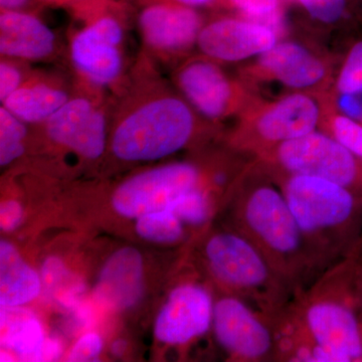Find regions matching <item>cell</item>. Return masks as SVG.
I'll return each mask as SVG.
<instances>
[{"label": "cell", "instance_id": "obj_1", "mask_svg": "<svg viewBox=\"0 0 362 362\" xmlns=\"http://www.w3.org/2000/svg\"><path fill=\"white\" fill-rule=\"evenodd\" d=\"M111 147L124 161H151L185 148L202 117L160 78L142 54L116 96Z\"/></svg>", "mask_w": 362, "mask_h": 362}, {"label": "cell", "instance_id": "obj_2", "mask_svg": "<svg viewBox=\"0 0 362 362\" xmlns=\"http://www.w3.org/2000/svg\"><path fill=\"white\" fill-rule=\"evenodd\" d=\"M235 187L237 230L261 250L296 294L313 284L323 272L268 169L254 159Z\"/></svg>", "mask_w": 362, "mask_h": 362}, {"label": "cell", "instance_id": "obj_3", "mask_svg": "<svg viewBox=\"0 0 362 362\" xmlns=\"http://www.w3.org/2000/svg\"><path fill=\"white\" fill-rule=\"evenodd\" d=\"M267 169L284 194L321 271L346 259L362 233V202L332 181Z\"/></svg>", "mask_w": 362, "mask_h": 362}, {"label": "cell", "instance_id": "obj_4", "mask_svg": "<svg viewBox=\"0 0 362 362\" xmlns=\"http://www.w3.org/2000/svg\"><path fill=\"white\" fill-rule=\"evenodd\" d=\"M361 306L362 292L346 258L298 293L288 309L333 362H362Z\"/></svg>", "mask_w": 362, "mask_h": 362}, {"label": "cell", "instance_id": "obj_5", "mask_svg": "<svg viewBox=\"0 0 362 362\" xmlns=\"http://www.w3.org/2000/svg\"><path fill=\"white\" fill-rule=\"evenodd\" d=\"M204 252L214 277L270 318L296 296L261 250L239 230L211 235Z\"/></svg>", "mask_w": 362, "mask_h": 362}, {"label": "cell", "instance_id": "obj_6", "mask_svg": "<svg viewBox=\"0 0 362 362\" xmlns=\"http://www.w3.org/2000/svg\"><path fill=\"white\" fill-rule=\"evenodd\" d=\"M119 9L109 0H97L76 16L83 25L71 33L69 58L78 89L110 90L117 96L125 86L126 25Z\"/></svg>", "mask_w": 362, "mask_h": 362}, {"label": "cell", "instance_id": "obj_7", "mask_svg": "<svg viewBox=\"0 0 362 362\" xmlns=\"http://www.w3.org/2000/svg\"><path fill=\"white\" fill-rule=\"evenodd\" d=\"M235 132V147L254 158L320 127L322 99L295 92L277 101L247 106Z\"/></svg>", "mask_w": 362, "mask_h": 362}, {"label": "cell", "instance_id": "obj_8", "mask_svg": "<svg viewBox=\"0 0 362 362\" xmlns=\"http://www.w3.org/2000/svg\"><path fill=\"white\" fill-rule=\"evenodd\" d=\"M256 159L275 173L332 181L362 202V158L322 130L282 143Z\"/></svg>", "mask_w": 362, "mask_h": 362}, {"label": "cell", "instance_id": "obj_9", "mask_svg": "<svg viewBox=\"0 0 362 362\" xmlns=\"http://www.w3.org/2000/svg\"><path fill=\"white\" fill-rule=\"evenodd\" d=\"M214 334L223 349L239 361H278L273 319L242 298L228 295L214 305Z\"/></svg>", "mask_w": 362, "mask_h": 362}, {"label": "cell", "instance_id": "obj_10", "mask_svg": "<svg viewBox=\"0 0 362 362\" xmlns=\"http://www.w3.org/2000/svg\"><path fill=\"white\" fill-rule=\"evenodd\" d=\"M173 83L190 106L209 122H221L243 113L249 104L246 88L204 56L180 63L173 73Z\"/></svg>", "mask_w": 362, "mask_h": 362}, {"label": "cell", "instance_id": "obj_11", "mask_svg": "<svg viewBox=\"0 0 362 362\" xmlns=\"http://www.w3.org/2000/svg\"><path fill=\"white\" fill-rule=\"evenodd\" d=\"M104 99V93L77 88L76 94L40 125L51 141L85 158L97 159L106 146L109 106Z\"/></svg>", "mask_w": 362, "mask_h": 362}, {"label": "cell", "instance_id": "obj_12", "mask_svg": "<svg viewBox=\"0 0 362 362\" xmlns=\"http://www.w3.org/2000/svg\"><path fill=\"white\" fill-rule=\"evenodd\" d=\"M201 180L199 168L189 162L150 169L118 187L113 197L114 207L130 218L165 211L181 195L202 188Z\"/></svg>", "mask_w": 362, "mask_h": 362}, {"label": "cell", "instance_id": "obj_13", "mask_svg": "<svg viewBox=\"0 0 362 362\" xmlns=\"http://www.w3.org/2000/svg\"><path fill=\"white\" fill-rule=\"evenodd\" d=\"M194 7L158 4L143 6L138 28L144 54L151 59L169 63L185 58L197 45L204 26Z\"/></svg>", "mask_w": 362, "mask_h": 362}, {"label": "cell", "instance_id": "obj_14", "mask_svg": "<svg viewBox=\"0 0 362 362\" xmlns=\"http://www.w3.org/2000/svg\"><path fill=\"white\" fill-rule=\"evenodd\" d=\"M279 37L249 20L221 18L202 26L197 47L216 63H235L258 57L277 44Z\"/></svg>", "mask_w": 362, "mask_h": 362}, {"label": "cell", "instance_id": "obj_15", "mask_svg": "<svg viewBox=\"0 0 362 362\" xmlns=\"http://www.w3.org/2000/svg\"><path fill=\"white\" fill-rule=\"evenodd\" d=\"M257 58L247 70L252 80L276 81L299 90L315 89L327 81L328 68L322 59L295 42H278Z\"/></svg>", "mask_w": 362, "mask_h": 362}, {"label": "cell", "instance_id": "obj_16", "mask_svg": "<svg viewBox=\"0 0 362 362\" xmlns=\"http://www.w3.org/2000/svg\"><path fill=\"white\" fill-rule=\"evenodd\" d=\"M214 305L202 286L176 288L157 317L156 337L168 344H185L202 337L213 323Z\"/></svg>", "mask_w": 362, "mask_h": 362}, {"label": "cell", "instance_id": "obj_17", "mask_svg": "<svg viewBox=\"0 0 362 362\" xmlns=\"http://www.w3.org/2000/svg\"><path fill=\"white\" fill-rule=\"evenodd\" d=\"M59 42L49 26L30 11H0V54L26 63L56 58Z\"/></svg>", "mask_w": 362, "mask_h": 362}, {"label": "cell", "instance_id": "obj_18", "mask_svg": "<svg viewBox=\"0 0 362 362\" xmlns=\"http://www.w3.org/2000/svg\"><path fill=\"white\" fill-rule=\"evenodd\" d=\"M77 92L56 74L32 71L23 84L2 106L26 124L40 125L54 115Z\"/></svg>", "mask_w": 362, "mask_h": 362}, {"label": "cell", "instance_id": "obj_19", "mask_svg": "<svg viewBox=\"0 0 362 362\" xmlns=\"http://www.w3.org/2000/svg\"><path fill=\"white\" fill-rule=\"evenodd\" d=\"M141 289V255L137 250L126 247L108 259L101 272L95 293L100 302L121 310L139 300Z\"/></svg>", "mask_w": 362, "mask_h": 362}, {"label": "cell", "instance_id": "obj_20", "mask_svg": "<svg viewBox=\"0 0 362 362\" xmlns=\"http://www.w3.org/2000/svg\"><path fill=\"white\" fill-rule=\"evenodd\" d=\"M39 276L21 259L13 245L0 243V303L16 307L39 295Z\"/></svg>", "mask_w": 362, "mask_h": 362}, {"label": "cell", "instance_id": "obj_21", "mask_svg": "<svg viewBox=\"0 0 362 362\" xmlns=\"http://www.w3.org/2000/svg\"><path fill=\"white\" fill-rule=\"evenodd\" d=\"M1 342L25 361H39L45 341L42 326L28 311L2 307Z\"/></svg>", "mask_w": 362, "mask_h": 362}, {"label": "cell", "instance_id": "obj_22", "mask_svg": "<svg viewBox=\"0 0 362 362\" xmlns=\"http://www.w3.org/2000/svg\"><path fill=\"white\" fill-rule=\"evenodd\" d=\"M323 116L320 130L341 143L352 153L362 158V123L338 111L330 97L322 98Z\"/></svg>", "mask_w": 362, "mask_h": 362}, {"label": "cell", "instance_id": "obj_23", "mask_svg": "<svg viewBox=\"0 0 362 362\" xmlns=\"http://www.w3.org/2000/svg\"><path fill=\"white\" fill-rule=\"evenodd\" d=\"M42 273L45 287L49 294L68 308L77 306L84 291V286L71 275L59 259L52 257L45 259Z\"/></svg>", "mask_w": 362, "mask_h": 362}, {"label": "cell", "instance_id": "obj_24", "mask_svg": "<svg viewBox=\"0 0 362 362\" xmlns=\"http://www.w3.org/2000/svg\"><path fill=\"white\" fill-rule=\"evenodd\" d=\"M25 122L14 115L6 107H0V164L9 163L23 156L28 135Z\"/></svg>", "mask_w": 362, "mask_h": 362}, {"label": "cell", "instance_id": "obj_25", "mask_svg": "<svg viewBox=\"0 0 362 362\" xmlns=\"http://www.w3.org/2000/svg\"><path fill=\"white\" fill-rule=\"evenodd\" d=\"M136 230L144 239L173 243L182 237V221L170 211H156L139 216Z\"/></svg>", "mask_w": 362, "mask_h": 362}, {"label": "cell", "instance_id": "obj_26", "mask_svg": "<svg viewBox=\"0 0 362 362\" xmlns=\"http://www.w3.org/2000/svg\"><path fill=\"white\" fill-rule=\"evenodd\" d=\"M168 211L175 214L182 223L204 225L211 214V199L206 190L199 188L181 195L169 206Z\"/></svg>", "mask_w": 362, "mask_h": 362}, {"label": "cell", "instance_id": "obj_27", "mask_svg": "<svg viewBox=\"0 0 362 362\" xmlns=\"http://www.w3.org/2000/svg\"><path fill=\"white\" fill-rule=\"evenodd\" d=\"M334 92L339 94H362V40L352 45L345 57L335 81Z\"/></svg>", "mask_w": 362, "mask_h": 362}, {"label": "cell", "instance_id": "obj_28", "mask_svg": "<svg viewBox=\"0 0 362 362\" xmlns=\"http://www.w3.org/2000/svg\"><path fill=\"white\" fill-rule=\"evenodd\" d=\"M26 62L1 57L0 61V101L16 92L32 73Z\"/></svg>", "mask_w": 362, "mask_h": 362}, {"label": "cell", "instance_id": "obj_29", "mask_svg": "<svg viewBox=\"0 0 362 362\" xmlns=\"http://www.w3.org/2000/svg\"><path fill=\"white\" fill-rule=\"evenodd\" d=\"M312 18L324 23L339 20L345 9V0H300Z\"/></svg>", "mask_w": 362, "mask_h": 362}, {"label": "cell", "instance_id": "obj_30", "mask_svg": "<svg viewBox=\"0 0 362 362\" xmlns=\"http://www.w3.org/2000/svg\"><path fill=\"white\" fill-rule=\"evenodd\" d=\"M102 349L101 338L94 333L85 335L71 349L69 361H87L99 356Z\"/></svg>", "mask_w": 362, "mask_h": 362}, {"label": "cell", "instance_id": "obj_31", "mask_svg": "<svg viewBox=\"0 0 362 362\" xmlns=\"http://www.w3.org/2000/svg\"><path fill=\"white\" fill-rule=\"evenodd\" d=\"M246 16L247 20L266 16L278 9V0H228Z\"/></svg>", "mask_w": 362, "mask_h": 362}, {"label": "cell", "instance_id": "obj_32", "mask_svg": "<svg viewBox=\"0 0 362 362\" xmlns=\"http://www.w3.org/2000/svg\"><path fill=\"white\" fill-rule=\"evenodd\" d=\"M23 211L20 204L13 201L4 202L0 207V226L4 230H13L20 225Z\"/></svg>", "mask_w": 362, "mask_h": 362}, {"label": "cell", "instance_id": "obj_33", "mask_svg": "<svg viewBox=\"0 0 362 362\" xmlns=\"http://www.w3.org/2000/svg\"><path fill=\"white\" fill-rule=\"evenodd\" d=\"M347 259L351 266L359 289L362 292V233L356 247L352 250L351 254L347 257Z\"/></svg>", "mask_w": 362, "mask_h": 362}, {"label": "cell", "instance_id": "obj_34", "mask_svg": "<svg viewBox=\"0 0 362 362\" xmlns=\"http://www.w3.org/2000/svg\"><path fill=\"white\" fill-rule=\"evenodd\" d=\"M132 1L142 7L158 4H177V6L197 7L206 6V4L213 2L214 0H132Z\"/></svg>", "mask_w": 362, "mask_h": 362}, {"label": "cell", "instance_id": "obj_35", "mask_svg": "<svg viewBox=\"0 0 362 362\" xmlns=\"http://www.w3.org/2000/svg\"><path fill=\"white\" fill-rule=\"evenodd\" d=\"M40 4L47 6L66 7L71 13H76L90 4L93 0H37Z\"/></svg>", "mask_w": 362, "mask_h": 362}, {"label": "cell", "instance_id": "obj_36", "mask_svg": "<svg viewBox=\"0 0 362 362\" xmlns=\"http://www.w3.org/2000/svg\"><path fill=\"white\" fill-rule=\"evenodd\" d=\"M61 344L56 340H45L40 350L39 361H52L58 359L61 356Z\"/></svg>", "mask_w": 362, "mask_h": 362}, {"label": "cell", "instance_id": "obj_37", "mask_svg": "<svg viewBox=\"0 0 362 362\" xmlns=\"http://www.w3.org/2000/svg\"><path fill=\"white\" fill-rule=\"evenodd\" d=\"M35 2L39 4L37 0H0V11H30Z\"/></svg>", "mask_w": 362, "mask_h": 362}, {"label": "cell", "instance_id": "obj_38", "mask_svg": "<svg viewBox=\"0 0 362 362\" xmlns=\"http://www.w3.org/2000/svg\"><path fill=\"white\" fill-rule=\"evenodd\" d=\"M126 344L124 341H116L114 343L113 346H112V352H113L115 356H122L124 351H125Z\"/></svg>", "mask_w": 362, "mask_h": 362}, {"label": "cell", "instance_id": "obj_39", "mask_svg": "<svg viewBox=\"0 0 362 362\" xmlns=\"http://www.w3.org/2000/svg\"><path fill=\"white\" fill-rule=\"evenodd\" d=\"M359 326H361V332L362 335V306L361 310H359Z\"/></svg>", "mask_w": 362, "mask_h": 362}]
</instances>
